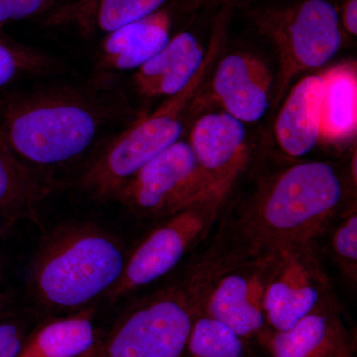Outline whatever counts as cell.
<instances>
[{
    "label": "cell",
    "mask_w": 357,
    "mask_h": 357,
    "mask_svg": "<svg viewBox=\"0 0 357 357\" xmlns=\"http://www.w3.org/2000/svg\"><path fill=\"white\" fill-rule=\"evenodd\" d=\"M129 112L123 93L105 76L6 91L0 93V135L23 163L44 173L81 159Z\"/></svg>",
    "instance_id": "6da1fadb"
},
{
    "label": "cell",
    "mask_w": 357,
    "mask_h": 357,
    "mask_svg": "<svg viewBox=\"0 0 357 357\" xmlns=\"http://www.w3.org/2000/svg\"><path fill=\"white\" fill-rule=\"evenodd\" d=\"M345 202V185L328 162H302L267 183L236 222L237 241L253 253L276 251L321 236Z\"/></svg>",
    "instance_id": "7a4b0ae2"
},
{
    "label": "cell",
    "mask_w": 357,
    "mask_h": 357,
    "mask_svg": "<svg viewBox=\"0 0 357 357\" xmlns=\"http://www.w3.org/2000/svg\"><path fill=\"white\" fill-rule=\"evenodd\" d=\"M231 13L230 7L220 9L213 22L203 64L184 89L169 96L151 114L135 119L121 132L114 134L96 152L79 178L82 191L96 201L114 199L134 174L180 140L188 112L222 50Z\"/></svg>",
    "instance_id": "3957f363"
},
{
    "label": "cell",
    "mask_w": 357,
    "mask_h": 357,
    "mask_svg": "<svg viewBox=\"0 0 357 357\" xmlns=\"http://www.w3.org/2000/svg\"><path fill=\"white\" fill-rule=\"evenodd\" d=\"M126 262L121 245L105 230L69 225L53 232L37 251L28 283L45 307L79 309L114 287Z\"/></svg>",
    "instance_id": "277c9868"
},
{
    "label": "cell",
    "mask_w": 357,
    "mask_h": 357,
    "mask_svg": "<svg viewBox=\"0 0 357 357\" xmlns=\"http://www.w3.org/2000/svg\"><path fill=\"white\" fill-rule=\"evenodd\" d=\"M206 295L203 282L190 271L178 284L140 301L110 335L105 357H180Z\"/></svg>",
    "instance_id": "5b68a950"
},
{
    "label": "cell",
    "mask_w": 357,
    "mask_h": 357,
    "mask_svg": "<svg viewBox=\"0 0 357 357\" xmlns=\"http://www.w3.org/2000/svg\"><path fill=\"white\" fill-rule=\"evenodd\" d=\"M251 20L278 56L275 105L285 98L296 77L323 67L342 48L340 15L328 0H303L259 9L251 13Z\"/></svg>",
    "instance_id": "8992f818"
},
{
    "label": "cell",
    "mask_w": 357,
    "mask_h": 357,
    "mask_svg": "<svg viewBox=\"0 0 357 357\" xmlns=\"http://www.w3.org/2000/svg\"><path fill=\"white\" fill-rule=\"evenodd\" d=\"M225 202L208 197L164 218L126 260L121 278L107 294L110 302L158 280L177 266L188 251L208 234Z\"/></svg>",
    "instance_id": "52a82bcc"
},
{
    "label": "cell",
    "mask_w": 357,
    "mask_h": 357,
    "mask_svg": "<svg viewBox=\"0 0 357 357\" xmlns=\"http://www.w3.org/2000/svg\"><path fill=\"white\" fill-rule=\"evenodd\" d=\"M211 196L189 142L178 140L134 174L114 201L142 217L166 218Z\"/></svg>",
    "instance_id": "ba28073f"
},
{
    "label": "cell",
    "mask_w": 357,
    "mask_h": 357,
    "mask_svg": "<svg viewBox=\"0 0 357 357\" xmlns=\"http://www.w3.org/2000/svg\"><path fill=\"white\" fill-rule=\"evenodd\" d=\"M332 300L331 284L312 250V243L279 249L264 298L266 321L285 331Z\"/></svg>",
    "instance_id": "9c48e42d"
},
{
    "label": "cell",
    "mask_w": 357,
    "mask_h": 357,
    "mask_svg": "<svg viewBox=\"0 0 357 357\" xmlns=\"http://www.w3.org/2000/svg\"><path fill=\"white\" fill-rule=\"evenodd\" d=\"M278 251L246 256L225 268L206 296L203 314L225 324L243 338L261 332L267 323L265 292Z\"/></svg>",
    "instance_id": "30bf717a"
},
{
    "label": "cell",
    "mask_w": 357,
    "mask_h": 357,
    "mask_svg": "<svg viewBox=\"0 0 357 357\" xmlns=\"http://www.w3.org/2000/svg\"><path fill=\"white\" fill-rule=\"evenodd\" d=\"M188 142L211 192L227 199L248 163L244 123L227 112H211L195 122Z\"/></svg>",
    "instance_id": "8fae6325"
},
{
    "label": "cell",
    "mask_w": 357,
    "mask_h": 357,
    "mask_svg": "<svg viewBox=\"0 0 357 357\" xmlns=\"http://www.w3.org/2000/svg\"><path fill=\"white\" fill-rule=\"evenodd\" d=\"M213 70L211 91L222 112L243 123L264 116L271 103L273 77L261 59L252 54H230Z\"/></svg>",
    "instance_id": "7c38bea8"
},
{
    "label": "cell",
    "mask_w": 357,
    "mask_h": 357,
    "mask_svg": "<svg viewBox=\"0 0 357 357\" xmlns=\"http://www.w3.org/2000/svg\"><path fill=\"white\" fill-rule=\"evenodd\" d=\"M167 0H67L39 18L42 27L72 29L86 39L102 36L158 10Z\"/></svg>",
    "instance_id": "4fadbf2b"
},
{
    "label": "cell",
    "mask_w": 357,
    "mask_h": 357,
    "mask_svg": "<svg viewBox=\"0 0 357 357\" xmlns=\"http://www.w3.org/2000/svg\"><path fill=\"white\" fill-rule=\"evenodd\" d=\"M170 14L158 9L102 37L98 49V67L105 72L139 69L170 40Z\"/></svg>",
    "instance_id": "5bb4252c"
},
{
    "label": "cell",
    "mask_w": 357,
    "mask_h": 357,
    "mask_svg": "<svg viewBox=\"0 0 357 357\" xmlns=\"http://www.w3.org/2000/svg\"><path fill=\"white\" fill-rule=\"evenodd\" d=\"M324 89L325 82L319 73L301 79L286 96L274 132L279 147L288 156H305L319 142Z\"/></svg>",
    "instance_id": "9a60e30c"
},
{
    "label": "cell",
    "mask_w": 357,
    "mask_h": 357,
    "mask_svg": "<svg viewBox=\"0 0 357 357\" xmlns=\"http://www.w3.org/2000/svg\"><path fill=\"white\" fill-rule=\"evenodd\" d=\"M204 56L206 51L192 33H180L136 70L134 86L146 98L177 95L202 67Z\"/></svg>",
    "instance_id": "2e32d148"
},
{
    "label": "cell",
    "mask_w": 357,
    "mask_h": 357,
    "mask_svg": "<svg viewBox=\"0 0 357 357\" xmlns=\"http://www.w3.org/2000/svg\"><path fill=\"white\" fill-rule=\"evenodd\" d=\"M59 188L58 181L23 163L0 135V218L38 222L40 206Z\"/></svg>",
    "instance_id": "e0dca14e"
},
{
    "label": "cell",
    "mask_w": 357,
    "mask_h": 357,
    "mask_svg": "<svg viewBox=\"0 0 357 357\" xmlns=\"http://www.w3.org/2000/svg\"><path fill=\"white\" fill-rule=\"evenodd\" d=\"M344 340L335 302L330 301L288 330L276 331L270 351L273 357H330Z\"/></svg>",
    "instance_id": "ac0fdd59"
},
{
    "label": "cell",
    "mask_w": 357,
    "mask_h": 357,
    "mask_svg": "<svg viewBox=\"0 0 357 357\" xmlns=\"http://www.w3.org/2000/svg\"><path fill=\"white\" fill-rule=\"evenodd\" d=\"M325 82L321 100L319 141L342 144L356 136L357 69L354 62L333 66L321 73Z\"/></svg>",
    "instance_id": "d6986e66"
},
{
    "label": "cell",
    "mask_w": 357,
    "mask_h": 357,
    "mask_svg": "<svg viewBox=\"0 0 357 357\" xmlns=\"http://www.w3.org/2000/svg\"><path fill=\"white\" fill-rule=\"evenodd\" d=\"M95 326L89 314L50 321L25 340L17 357H84L95 349Z\"/></svg>",
    "instance_id": "ffe728a7"
},
{
    "label": "cell",
    "mask_w": 357,
    "mask_h": 357,
    "mask_svg": "<svg viewBox=\"0 0 357 357\" xmlns=\"http://www.w3.org/2000/svg\"><path fill=\"white\" fill-rule=\"evenodd\" d=\"M63 68L58 58L15 41L0 28V89L23 77L59 74Z\"/></svg>",
    "instance_id": "44dd1931"
},
{
    "label": "cell",
    "mask_w": 357,
    "mask_h": 357,
    "mask_svg": "<svg viewBox=\"0 0 357 357\" xmlns=\"http://www.w3.org/2000/svg\"><path fill=\"white\" fill-rule=\"evenodd\" d=\"M187 347L191 357L244 356L243 338L206 314L195 321Z\"/></svg>",
    "instance_id": "7402d4cb"
},
{
    "label": "cell",
    "mask_w": 357,
    "mask_h": 357,
    "mask_svg": "<svg viewBox=\"0 0 357 357\" xmlns=\"http://www.w3.org/2000/svg\"><path fill=\"white\" fill-rule=\"evenodd\" d=\"M333 250L337 262L345 274L351 279L356 278L357 264V215L351 213L338 225L333 234Z\"/></svg>",
    "instance_id": "603a6c76"
},
{
    "label": "cell",
    "mask_w": 357,
    "mask_h": 357,
    "mask_svg": "<svg viewBox=\"0 0 357 357\" xmlns=\"http://www.w3.org/2000/svg\"><path fill=\"white\" fill-rule=\"evenodd\" d=\"M59 0H0V28L8 23L42 17Z\"/></svg>",
    "instance_id": "cb8c5ba5"
},
{
    "label": "cell",
    "mask_w": 357,
    "mask_h": 357,
    "mask_svg": "<svg viewBox=\"0 0 357 357\" xmlns=\"http://www.w3.org/2000/svg\"><path fill=\"white\" fill-rule=\"evenodd\" d=\"M24 342L20 326L14 323L0 324V357H17Z\"/></svg>",
    "instance_id": "d4e9b609"
},
{
    "label": "cell",
    "mask_w": 357,
    "mask_h": 357,
    "mask_svg": "<svg viewBox=\"0 0 357 357\" xmlns=\"http://www.w3.org/2000/svg\"><path fill=\"white\" fill-rule=\"evenodd\" d=\"M342 29L356 37L357 35V0H347L340 17Z\"/></svg>",
    "instance_id": "484cf974"
},
{
    "label": "cell",
    "mask_w": 357,
    "mask_h": 357,
    "mask_svg": "<svg viewBox=\"0 0 357 357\" xmlns=\"http://www.w3.org/2000/svg\"><path fill=\"white\" fill-rule=\"evenodd\" d=\"M243 1L244 0H184L183 7L185 10L192 11L215 6L234 7L238 2Z\"/></svg>",
    "instance_id": "4316f807"
},
{
    "label": "cell",
    "mask_w": 357,
    "mask_h": 357,
    "mask_svg": "<svg viewBox=\"0 0 357 357\" xmlns=\"http://www.w3.org/2000/svg\"><path fill=\"white\" fill-rule=\"evenodd\" d=\"M330 357H351L349 356V349H347V342H342L337 349L333 351V354Z\"/></svg>",
    "instance_id": "83f0119b"
}]
</instances>
